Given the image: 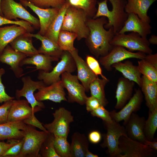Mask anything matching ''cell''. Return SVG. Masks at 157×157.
Instances as JSON below:
<instances>
[{
    "mask_svg": "<svg viewBox=\"0 0 157 157\" xmlns=\"http://www.w3.org/2000/svg\"><path fill=\"white\" fill-rule=\"evenodd\" d=\"M86 110L88 112L95 110L101 105L98 100L92 96L87 97L85 102Z\"/></svg>",
    "mask_w": 157,
    "mask_h": 157,
    "instance_id": "47",
    "label": "cell"
},
{
    "mask_svg": "<svg viewBox=\"0 0 157 157\" xmlns=\"http://www.w3.org/2000/svg\"><path fill=\"white\" fill-rule=\"evenodd\" d=\"M88 138L91 142L96 144L99 143L101 140V135L98 131H93L89 133Z\"/></svg>",
    "mask_w": 157,
    "mask_h": 157,
    "instance_id": "49",
    "label": "cell"
},
{
    "mask_svg": "<svg viewBox=\"0 0 157 157\" xmlns=\"http://www.w3.org/2000/svg\"><path fill=\"white\" fill-rule=\"evenodd\" d=\"M113 46H120L128 49L130 51H138L147 54L152 53V50L150 47L147 38L142 37L134 32L115 34L110 43Z\"/></svg>",
    "mask_w": 157,
    "mask_h": 157,
    "instance_id": "6",
    "label": "cell"
},
{
    "mask_svg": "<svg viewBox=\"0 0 157 157\" xmlns=\"http://www.w3.org/2000/svg\"><path fill=\"white\" fill-rule=\"evenodd\" d=\"M118 146L122 153H123L119 157H151L156 156V151L129 138L127 135H122L120 138Z\"/></svg>",
    "mask_w": 157,
    "mask_h": 157,
    "instance_id": "10",
    "label": "cell"
},
{
    "mask_svg": "<svg viewBox=\"0 0 157 157\" xmlns=\"http://www.w3.org/2000/svg\"><path fill=\"white\" fill-rule=\"evenodd\" d=\"M61 76L63 85L68 91L67 101L69 103L76 102L80 105H84L87 97L85 89L80 83L77 76L65 72Z\"/></svg>",
    "mask_w": 157,
    "mask_h": 157,
    "instance_id": "11",
    "label": "cell"
},
{
    "mask_svg": "<svg viewBox=\"0 0 157 157\" xmlns=\"http://www.w3.org/2000/svg\"><path fill=\"white\" fill-rule=\"evenodd\" d=\"M157 0H127L125 10L128 14H135L143 21L150 23L151 20L147 11Z\"/></svg>",
    "mask_w": 157,
    "mask_h": 157,
    "instance_id": "24",
    "label": "cell"
},
{
    "mask_svg": "<svg viewBox=\"0 0 157 157\" xmlns=\"http://www.w3.org/2000/svg\"><path fill=\"white\" fill-rule=\"evenodd\" d=\"M26 33L24 28L16 24L0 27V52L17 37Z\"/></svg>",
    "mask_w": 157,
    "mask_h": 157,
    "instance_id": "30",
    "label": "cell"
},
{
    "mask_svg": "<svg viewBox=\"0 0 157 157\" xmlns=\"http://www.w3.org/2000/svg\"><path fill=\"white\" fill-rule=\"evenodd\" d=\"M27 57L25 54L15 51L8 44L0 52V62L9 65L17 78L23 75L24 70L20 64Z\"/></svg>",
    "mask_w": 157,
    "mask_h": 157,
    "instance_id": "18",
    "label": "cell"
},
{
    "mask_svg": "<svg viewBox=\"0 0 157 157\" xmlns=\"http://www.w3.org/2000/svg\"><path fill=\"white\" fill-rule=\"evenodd\" d=\"M105 123L107 132L103 135L104 140L101 146L107 148L110 157H119L122 153L118 146L119 140L121 136L127 135L125 127L113 119Z\"/></svg>",
    "mask_w": 157,
    "mask_h": 157,
    "instance_id": "7",
    "label": "cell"
},
{
    "mask_svg": "<svg viewBox=\"0 0 157 157\" xmlns=\"http://www.w3.org/2000/svg\"><path fill=\"white\" fill-rule=\"evenodd\" d=\"M89 145L88 140L84 134L74 132L70 144L71 157H85Z\"/></svg>",
    "mask_w": 157,
    "mask_h": 157,
    "instance_id": "31",
    "label": "cell"
},
{
    "mask_svg": "<svg viewBox=\"0 0 157 157\" xmlns=\"http://www.w3.org/2000/svg\"><path fill=\"white\" fill-rule=\"evenodd\" d=\"M29 104L26 100L13 99L9 109L7 122L23 121L42 110L39 106L33 110Z\"/></svg>",
    "mask_w": 157,
    "mask_h": 157,
    "instance_id": "15",
    "label": "cell"
},
{
    "mask_svg": "<svg viewBox=\"0 0 157 157\" xmlns=\"http://www.w3.org/2000/svg\"><path fill=\"white\" fill-rule=\"evenodd\" d=\"M138 69L143 76L151 81L157 83V68L144 59L138 61Z\"/></svg>",
    "mask_w": 157,
    "mask_h": 157,
    "instance_id": "38",
    "label": "cell"
},
{
    "mask_svg": "<svg viewBox=\"0 0 157 157\" xmlns=\"http://www.w3.org/2000/svg\"><path fill=\"white\" fill-rule=\"evenodd\" d=\"M13 100L4 102L0 106V124L7 122L9 110Z\"/></svg>",
    "mask_w": 157,
    "mask_h": 157,
    "instance_id": "45",
    "label": "cell"
},
{
    "mask_svg": "<svg viewBox=\"0 0 157 157\" xmlns=\"http://www.w3.org/2000/svg\"><path fill=\"white\" fill-rule=\"evenodd\" d=\"M23 83L22 88L16 90L15 96L17 99H19L21 97H24L26 99L31 107L33 110L38 106L44 108L45 106L42 101H37L34 95V92L37 90L46 85L42 80L34 81L29 76H25L22 78Z\"/></svg>",
    "mask_w": 157,
    "mask_h": 157,
    "instance_id": "13",
    "label": "cell"
},
{
    "mask_svg": "<svg viewBox=\"0 0 157 157\" xmlns=\"http://www.w3.org/2000/svg\"><path fill=\"white\" fill-rule=\"evenodd\" d=\"M86 62L91 70L97 76L100 75L102 78H106L102 73V70L98 61L94 57L87 55Z\"/></svg>",
    "mask_w": 157,
    "mask_h": 157,
    "instance_id": "42",
    "label": "cell"
},
{
    "mask_svg": "<svg viewBox=\"0 0 157 157\" xmlns=\"http://www.w3.org/2000/svg\"><path fill=\"white\" fill-rule=\"evenodd\" d=\"M85 157H98V156L94 154L90 151L88 149L85 155Z\"/></svg>",
    "mask_w": 157,
    "mask_h": 157,
    "instance_id": "54",
    "label": "cell"
},
{
    "mask_svg": "<svg viewBox=\"0 0 157 157\" xmlns=\"http://www.w3.org/2000/svg\"><path fill=\"white\" fill-rule=\"evenodd\" d=\"M9 44L15 51L24 53L27 57L38 53V50L33 45L32 37L26 33L17 37Z\"/></svg>",
    "mask_w": 157,
    "mask_h": 157,
    "instance_id": "29",
    "label": "cell"
},
{
    "mask_svg": "<svg viewBox=\"0 0 157 157\" xmlns=\"http://www.w3.org/2000/svg\"><path fill=\"white\" fill-rule=\"evenodd\" d=\"M1 0H0V15L2 16L3 17V15L1 11V8H0V3H1Z\"/></svg>",
    "mask_w": 157,
    "mask_h": 157,
    "instance_id": "55",
    "label": "cell"
},
{
    "mask_svg": "<svg viewBox=\"0 0 157 157\" xmlns=\"http://www.w3.org/2000/svg\"><path fill=\"white\" fill-rule=\"evenodd\" d=\"M157 129V108L149 111L148 118L145 120L144 132L147 140L152 141Z\"/></svg>",
    "mask_w": 157,
    "mask_h": 157,
    "instance_id": "36",
    "label": "cell"
},
{
    "mask_svg": "<svg viewBox=\"0 0 157 157\" xmlns=\"http://www.w3.org/2000/svg\"><path fill=\"white\" fill-rule=\"evenodd\" d=\"M77 35L75 33L66 31L60 30L58 35L57 44L60 49L69 52L74 50V42Z\"/></svg>",
    "mask_w": 157,
    "mask_h": 157,
    "instance_id": "34",
    "label": "cell"
},
{
    "mask_svg": "<svg viewBox=\"0 0 157 157\" xmlns=\"http://www.w3.org/2000/svg\"><path fill=\"white\" fill-rule=\"evenodd\" d=\"M147 54L144 59L149 64L157 68V53Z\"/></svg>",
    "mask_w": 157,
    "mask_h": 157,
    "instance_id": "51",
    "label": "cell"
},
{
    "mask_svg": "<svg viewBox=\"0 0 157 157\" xmlns=\"http://www.w3.org/2000/svg\"><path fill=\"white\" fill-rule=\"evenodd\" d=\"M141 78V91L149 111H152L157 108V83L151 81L144 76H142Z\"/></svg>",
    "mask_w": 157,
    "mask_h": 157,
    "instance_id": "26",
    "label": "cell"
},
{
    "mask_svg": "<svg viewBox=\"0 0 157 157\" xmlns=\"http://www.w3.org/2000/svg\"><path fill=\"white\" fill-rule=\"evenodd\" d=\"M24 6L29 7L38 16L40 23L38 33L44 35L49 26L58 14L60 8H42L38 7L27 0H19Z\"/></svg>",
    "mask_w": 157,
    "mask_h": 157,
    "instance_id": "16",
    "label": "cell"
},
{
    "mask_svg": "<svg viewBox=\"0 0 157 157\" xmlns=\"http://www.w3.org/2000/svg\"><path fill=\"white\" fill-rule=\"evenodd\" d=\"M144 117L132 113L124 125L126 135L129 138L144 144L147 140L144 129L145 122Z\"/></svg>",
    "mask_w": 157,
    "mask_h": 157,
    "instance_id": "19",
    "label": "cell"
},
{
    "mask_svg": "<svg viewBox=\"0 0 157 157\" xmlns=\"http://www.w3.org/2000/svg\"><path fill=\"white\" fill-rule=\"evenodd\" d=\"M146 55L145 53L140 51L133 52L121 46H113L112 49L107 55L99 57V61L107 71L110 72L113 68L112 65L115 63L130 58L143 59Z\"/></svg>",
    "mask_w": 157,
    "mask_h": 157,
    "instance_id": "12",
    "label": "cell"
},
{
    "mask_svg": "<svg viewBox=\"0 0 157 157\" xmlns=\"http://www.w3.org/2000/svg\"><path fill=\"white\" fill-rule=\"evenodd\" d=\"M135 83L124 77L119 78L115 92L116 109H121L132 96Z\"/></svg>",
    "mask_w": 157,
    "mask_h": 157,
    "instance_id": "22",
    "label": "cell"
},
{
    "mask_svg": "<svg viewBox=\"0 0 157 157\" xmlns=\"http://www.w3.org/2000/svg\"><path fill=\"white\" fill-rule=\"evenodd\" d=\"M109 81V80L107 78L101 79L97 77L91 83L89 86L91 96L96 98L101 105L104 107L108 103L106 97L105 87Z\"/></svg>",
    "mask_w": 157,
    "mask_h": 157,
    "instance_id": "33",
    "label": "cell"
},
{
    "mask_svg": "<svg viewBox=\"0 0 157 157\" xmlns=\"http://www.w3.org/2000/svg\"><path fill=\"white\" fill-rule=\"evenodd\" d=\"M69 52L76 64L77 71V78L81 82L85 91L89 92L90 84L98 76L93 72L86 61L79 55L77 49Z\"/></svg>",
    "mask_w": 157,
    "mask_h": 157,
    "instance_id": "20",
    "label": "cell"
},
{
    "mask_svg": "<svg viewBox=\"0 0 157 157\" xmlns=\"http://www.w3.org/2000/svg\"><path fill=\"white\" fill-rule=\"evenodd\" d=\"M26 34L32 38L39 40L41 42L40 47L38 50L39 53L60 58L63 51L60 48L58 44L44 35L38 33L33 34L26 33Z\"/></svg>",
    "mask_w": 157,
    "mask_h": 157,
    "instance_id": "27",
    "label": "cell"
},
{
    "mask_svg": "<svg viewBox=\"0 0 157 157\" xmlns=\"http://www.w3.org/2000/svg\"><path fill=\"white\" fill-rule=\"evenodd\" d=\"M5 73L4 69L0 68V103L12 100L15 99L14 97H11L8 95L5 91V87L2 81L1 77Z\"/></svg>",
    "mask_w": 157,
    "mask_h": 157,
    "instance_id": "46",
    "label": "cell"
},
{
    "mask_svg": "<svg viewBox=\"0 0 157 157\" xmlns=\"http://www.w3.org/2000/svg\"><path fill=\"white\" fill-rule=\"evenodd\" d=\"M8 24H16L24 28L27 33H31L34 31V27L28 22L24 20H10L0 15V26Z\"/></svg>",
    "mask_w": 157,
    "mask_h": 157,
    "instance_id": "41",
    "label": "cell"
},
{
    "mask_svg": "<svg viewBox=\"0 0 157 157\" xmlns=\"http://www.w3.org/2000/svg\"><path fill=\"white\" fill-rule=\"evenodd\" d=\"M70 5L83 10L88 18H92L97 10V0H67Z\"/></svg>",
    "mask_w": 157,
    "mask_h": 157,
    "instance_id": "35",
    "label": "cell"
},
{
    "mask_svg": "<svg viewBox=\"0 0 157 157\" xmlns=\"http://www.w3.org/2000/svg\"><path fill=\"white\" fill-rule=\"evenodd\" d=\"M64 88L60 80L39 88L34 94V97L39 101L49 100L55 103L67 101Z\"/></svg>",
    "mask_w": 157,
    "mask_h": 157,
    "instance_id": "17",
    "label": "cell"
},
{
    "mask_svg": "<svg viewBox=\"0 0 157 157\" xmlns=\"http://www.w3.org/2000/svg\"><path fill=\"white\" fill-rule=\"evenodd\" d=\"M108 22L106 17L102 16L88 18L87 22L90 32L86 44L91 53L97 58L107 55L113 47L110 43L115 34L113 27L108 30L104 28Z\"/></svg>",
    "mask_w": 157,
    "mask_h": 157,
    "instance_id": "1",
    "label": "cell"
},
{
    "mask_svg": "<svg viewBox=\"0 0 157 157\" xmlns=\"http://www.w3.org/2000/svg\"><path fill=\"white\" fill-rule=\"evenodd\" d=\"M112 67L120 72L124 77L133 81L140 87L141 74L137 66L134 65L132 62L129 60H126L124 63L119 62L113 64Z\"/></svg>",
    "mask_w": 157,
    "mask_h": 157,
    "instance_id": "28",
    "label": "cell"
},
{
    "mask_svg": "<svg viewBox=\"0 0 157 157\" xmlns=\"http://www.w3.org/2000/svg\"><path fill=\"white\" fill-rule=\"evenodd\" d=\"M0 8L3 17L6 19L13 20L20 18L30 23L36 29L40 28L39 20L30 14L20 3L14 0H1Z\"/></svg>",
    "mask_w": 157,
    "mask_h": 157,
    "instance_id": "8",
    "label": "cell"
},
{
    "mask_svg": "<svg viewBox=\"0 0 157 157\" xmlns=\"http://www.w3.org/2000/svg\"><path fill=\"white\" fill-rule=\"evenodd\" d=\"M126 0H104L97 2L98 8L92 18L104 16L108 19L104 28L108 29L113 27L115 34L118 33L122 27L128 16L125 10Z\"/></svg>",
    "mask_w": 157,
    "mask_h": 157,
    "instance_id": "2",
    "label": "cell"
},
{
    "mask_svg": "<svg viewBox=\"0 0 157 157\" xmlns=\"http://www.w3.org/2000/svg\"><path fill=\"white\" fill-rule=\"evenodd\" d=\"M23 122L26 124L37 127L46 132H49L43 125L35 117L34 115L29 118L24 120Z\"/></svg>",
    "mask_w": 157,
    "mask_h": 157,
    "instance_id": "48",
    "label": "cell"
},
{
    "mask_svg": "<svg viewBox=\"0 0 157 157\" xmlns=\"http://www.w3.org/2000/svg\"><path fill=\"white\" fill-rule=\"evenodd\" d=\"M151 29L149 23L143 21L136 15L130 13L128 14L122 27L118 33L134 32L138 33L142 37L147 38V35L151 33Z\"/></svg>",
    "mask_w": 157,
    "mask_h": 157,
    "instance_id": "21",
    "label": "cell"
},
{
    "mask_svg": "<svg viewBox=\"0 0 157 157\" xmlns=\"http://www.w3.org/2000/svg\"><path fill=\"white\" fill-rule=\"evenodd\" d=\"M32 4L39 8H60L67 0H27Z\"/></svg>",
    "mask_w": 157,
    "mask_h": 157,
    "instance_id": "40",
    "label": "cell"
},
{
    "mask_svg": "<svg viewBox=\"0 0 157 157\" xmlns=\"http://www.w3.org/2000/svg\"><path fill=\"white\" fill-rule=\"evenodd\" d=\"M54 139V135L49 133L41 146L40 151L41 157H60L55 149Z\"/></svg>",
    "mask_w": 157,
    "mask_h": 157,
    "instance_id": "39",
    "label": "cell"
},
{
    "mask_svg": "<svg viewBox=\"0 0 157 157\" xmlns=\"http://www.w3.org/2000/svg\"><path fill=\"white\" fill-rule=\"evenodd\" d=\"M13 140H12V141L10 143L0 141V157H3L5 153L19 140H15L13 142Z\"/></svg>",
    "mask_w": 157,
    "mask_h": 157,
    "instance_id": "50",
    "label": "cell"
},
{
    "mask_svg": "<svg viewBox=\"0 0 157 157\" xmlns=\"http://www.w3.org/2000/svg\"><path fill=\"white\" fill-rule=\"evenodd\" d=\"M27 126L22 121L7 122L0 124V141L22 139Z\"/></svg>",
    "mask_w": 157,
    "mask_h": 157,
    "instance_id": "23",
    "label": "cell"
},
{
    "mask_svg": "<svg viewBox=\"0 0 157 157\" xmlns=\"http://www.w3.org/2000/svg\"><path fill=\"white\" fill-rule=\"evenodd\" d=\"M54 145L55 151L60 157H71L70 144L67 138L54 135Z\"/></svg>",
    "mask_w": 157,
    "mask_h": 157,
    "instance_id": "37",
    "label": "cell"
},
{
    "mask_svg": "<svg viewBox=\"0 0 157 157\" xmlns=\"http://www.w3.org/2000/svg\"><path fill=\"white\" fill-rule=\"evenodd\" d=\"M88 19L83 10L69 5L65 12L60 30L75 33L78 40L86 39L90 32L87 25Z\"/></svg>",
    "mask_w": 157,
    "mask_h": 157,
    "instance_id": "3",
    "label": "cell"
},
{
    "mask_svg": "<svg viewBox=\"0 0 157 157\" xmlns=\"http://www.w3.org/2000/svg\"><path fill=\"white\" fill-rule=\"evenodd\" d=\"M104 107L100 105L97 108L90 112L91 114L93 117L100 118L105 122H111L112 121L113 119L110 112Z\"/></svg>",
    "mask_w": 157,
    "mask_h": 157,
    "instance_id": "43",
    "label": "cell"
},
{
    "mask_svg": "<svg viewBox=\"0 0 157 157\" xmlns=\"http://www.w3.org/2000/svg\"><path fill=\"white\" fill-rule=\"evenodd\" d=\"M144 144L150 148L155 151L157 150V138L154 139L152 141L147 140Z\"/></svg>",
    "mask_w": 157,
    "mask_h": 157,
    "instance_id": "52",
    "label": "cell"
},
{
    "mask_svg": "<svg viewBox=\"0 0 157 157\" xmlns=\"http://www.w3.org/2000/svg\"><path fill=\"white\" fill-rule=\"evenodd\" d=\"M21 150L16 157H39L42 144L50 133L36 130L27 124L24 130Z\"/></svg>",
    "mask_w": 157,
    "mask_h": 157,
    "instance_id": "4",
    "label": "cell"
},
{
    "mask_svg": "<svg viewBox=\"0 0 157 157\" xmlns=\"http://www.w3.org/2000/svg\"><path fill=\"white\" fill-rule=\"evenodd\" d=\"M23 142V138L11 147L4 154L3 157H16L20 152Z\"/></svg>",
    "mask_w": 157,
    "mask_h": 157,
    "instance_id": "44",
    "label": "cell"
},
{
    "mask_svg": "<svg viewBox=\"0 0 157 157\" xmlns=\"http://www.w3.org/2000/svg\"><path fill=\"white\" fill-rule=\"evenodd\" d=\"M143 95L140 89H136L135 93L127 103L118 112L113 110L110 112L112 119L117 122L124 121V125L131 114L139 110L143 101Z\"/></svg>",
    "mask_w": 157,
    "mask_h": 157,
    "instance_id": "14",
    "label": "cell"
},
{
    "mask_svg": "<svg viewBox=\"0 0 157 157\" xmlns=\"http://www.w3.org/2000/svg\"><path fill=\"white\" fill-rule=\"evenodd\" d=\"M69 6V3L66 2L60 8L58 14L51 22L44 35L57 43L58 35L65 12Z\"/></svg>",
    "mask_w": 157,
    "mask_h": 157,
    "instance_id": "32",
    "label": "cell"
},
{
    "mask_svg": "<svg viewBox=\"0 0 157 157\" xmlns=\"http://www.w3.org/2000/svg\"><path fill=\"white\" fill-rule=\"evenodd\" d=\"M60 58V61L50 72H46L39 71L38 78L42 81L46 86L60 81V76L64 72L72 73L76 70V64L69 52L63 51Z\"/></svg>",
    "mask_w": 157,
    "mask_h": 157,
    "instance_id": "5",
    "label": "cell"
},
{
    "mask_svg": "<svg viewBox=\"0 0 157 157\" xmlns=\"http://www.w3.org/2000/svg\"><path fill=\"white\" fill-rule=\"evenodd\" d=\"M150 44H157V36L154 35H152L148 40Z\"/></svg>",
    "mask_w": 157,
    "mask_h": 157,
    "instance_id": "53",
    "label": "cell"
},
{
    "mask_svg": "<svg viewBox=\"0 0 157 157\" xmlns=\"http://www.w3.org/2000/svg\"><path fill=\"white\" fill-rule=\"evenodd\" d=\"M59 58L40 53H37L32 56L27 57L20 63V65H32L36 66V70L46 72L51 71L53 68L52 63L58 61Z\"/></svg>",
    "mask_w": 157,
    "mask_h": 157,
    "instance_id": "25",
    "label": "cell"
},
{
    "mask_svg": "<svg viewBox=\"0 0 157 157\" xmlns=\"http://www.w3.org/2000/svg\"><path fill=\"white\" fill-rule=\"evenodd\" d=\"M52 115L54 117L53 121L44 124V126L49 133L55 136L67 138L70 124L74 121L71 112L61 107L56 110Z\"/></svg>",
    "mask_w": 157,
    "mask_h": 157,
    "instance_id": "9",
    "label": "cell"
}]
</instances>
